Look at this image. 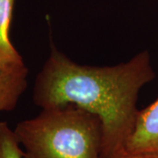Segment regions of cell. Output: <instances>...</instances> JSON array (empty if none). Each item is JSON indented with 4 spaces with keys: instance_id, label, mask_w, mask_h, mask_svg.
<instances>
[{
    "instance_id": "cell-4",
    "label": "cell",
    "mask_w": 158,
    "mask_h": 158,
    "mask_svg": "<svg viewBox=\"0 0 158 158\" xmlns=\"http://www.w3.org/2000/svg\"><path fill=\"white\" fill-rule=\"evenodd\" d=\"M27 76L26 65L0 69V112L15 109L27 87Z\"/></svg>"
},
{
    "instance_id": "cell-6",
    "label": "cell",
    "mask_w": 158,
    "mask_h": 158,
    "mask_svg": "<svg viewBox=\"0 0 158 158\" xmlns=\"http://www.w3.org/2000/svg\"><path fill=\"white\" fill-rule=\"evenodd\" d=\"M0 158H23V150L14 131L0 121Z\"/></svg>"
},
{
    "instance_id": "cell-3",
    "label": "cell",
    "mask_w": 158,
    "mask_h": 158,
    "mask_svg": "<svg viewBox=\"0 0 158 158\" xmlns=\"http://www.w3.org/2000/svg\"><path fill=\"white\" fill-rule=\"evenodd\" d=\"M125 154L158 158V98L140 110L135 128L125 145Z\"/></svg>"
},
{
    "instance_id": "cell-2",
    "label": "cell",
    "mask_w": 158,
    "mask_h": 158,
    "mask_svg": "<svg viewBox=\"0 0 158 158\" xmlns=\"http://www.w3.org/2000/svg\"><path fill=\"white\" fill-rule=\"evenodd\" d=\"M14 134L23 158H100L103 126L97 115L76 105L44 108L19 122Z\"/></svg>"
},
{
    "instance_id": "cell-5",
    "label": "cell",
    "mask_w": 158,
    "mask_h": 158,
    "mask_svg": "<svg viewBox=\"0 0 158 158\" xmlns=\"http://www.w3.org/2000/svg\"><path fill=\"white\" fill-rule=\"evenodd\" d=\"M14 2L15 0H0V69L25 65L9 35Z\"/></svg>"
},
{
    "instance_id": "cell-1",
    "label": "cell",
    "mask_w": 158,
    "mask_h": 158,
    "mask_svg": "<svg viewBox=\"0 0 158 158\" xmlns=\"http://www.w3.org/2000/svg\"><path fill=\"white\" fill-rule=\"evenodd\" d=\"M156 77L149 52L141 51L114 66L73 62L51 43L49 56L37 75L33 100L42 109L76 105L97 115L103 126L100 158H117L135 128L141 89Z\"/></svg>"
},
{
    "instance_id": "cell-7",
    "label": "cell",
    "mask_w": 158,
    "mask_h": 158,
    "mask_svg": "<svg viewBox=\"0 0 158 158\" xmlns=\"http://www.w3.org/2000/svg\"><path fill=\"white\" fill-rule=\"evenodd\" d=\"M117 158H143V157H139V156H130V155H127V154H124L120 156H118Z\"/></svg>"
}]
</instances>
